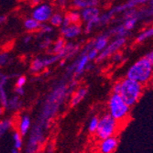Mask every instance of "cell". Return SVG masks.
Listing matches in <instances>:
<instances>
[{
	"label": "cell",
	"mask_w": 153,
	"mask_h": 153,
	"mask_svg": "<svg viewBox=\"0 0 153 153\" xmlns=\"http://www.w3.org/2000/svg\"><path fill=\"white\" fill-rule=\"evenodd\" d=\"M128 33V32L125 30V27H123L122 24H119V25L116 26L115 27H112L108 32V34L110 36L112 35V36H115L116 38H125V36H126Z\"/></svg>",
	"instance_id": "26"
},
{
	"label": "cell",
	"mask_w": 153,
	"mask_h": 153,
	"mask_svg": "<svg viewBox=\"0 0 153 153\" xmlns=\"http://www.w3.org/2000/svg\"><path fill=\"white\" fill-rule=\"evenodd\" d=\"M64 19V15L61 12H54L51 18L50 19V25L52 27H61L62 21Z\"/></svg>",
	"instance_id": "24"
},
{
	"label": "cell",
	"mask_w": 153,
	"mask_h": 153,
	"mask_svg": "<svg viewBox=\"0 0 153 153\" xmlns=\"http://www.w3.org/2000/svg\"><path fill=\"white\" fill-rule=\"evenodd\" d=\"M110 35L108 33H103L99 36H97L93 41V48L96 50L98 52H101L105 49V47L109 43Z\"/></svg>",
	"instance_id": "16"
},
{
	"label": "cell",
	"mask_w": 153,
	"mask_h": 153,
	"mask_svg": "<svg viewBox=\"0 0 153 153\" xmlns=\"http://www.w3.org/2000/svg\"><path fill=\"white\" fill-rule=\"evenodd\" d=\"M88 94V89L86 87H79L76 89L72 94H71V100L70 105L71 106H76L78 105Z\"/></svg>",
	"instance_id": "17"
},
{
	"label": "cell",
	"mask_w": 153,
	"mask_h": 153,
	"mask_svg": "<svg viewBox=\"0 0 153 153\" xmlns=\"http://www.w3.org/2000/svg\"><path fill=\"white\" fill-rule=\"evenodd\" d=\"M11 153H20V151H19V150H18V149H12V151H11Z\"/></svg>",
	"instance_id": "44"
},
{
	"label": "cell",
	"mask_w": 153,
	"mask_h": 153,
	"mask_svg": "<svg viewBox=\"0 0 153 153\" xmlns=\"http://www.w3.org/2000/svg\"><path fill=\"white\" fill-rule=\"evenodd\" d=\"M147 3L146 0H129V1L124 3V4H120L118 6H115L111 9H109L107 12L110 14L111 16L114 17L117 14L119 13H125L126 11L131 10V9H135L136 7L142 5Z\"/></svg>",
	"instance_id": "8"
},
{
	"label": "cell",
	"mask_w": 153,
	"mask_h": 153,
	"mask_svg": "<svg viewBox=\"0 0 153 153\" xmlns=\"http://www.w3.org/2000/svg\"><path fill=\"white\" fill-rule=\"evenodd\" d=\"M66 17L69 19V20L71 21L72 24H80V22L82 21L80 11L76 9H72L70 11H68L66 14Z\"/></svg>",
	"instance_id": "27"
},
{
	"label": "cell",
	"mask_w": 153,
	"mask_h": 153,
	"mask_svg": "<svg viewBox=\"0 0 153 153\" xmlns=\"http://www.w3.org/2000/svg\"><path fill=\"white\" fill-rule=\"evenodd\" d=\"M117 145H118V140L116 136L100 140L99 147H98L99 152L100 153H113L116 150Z\"/></svg>",
	"instance_id": "11"
},
{
	"label": "cell",
	"mask_w": 153,
	"mask_h": 153,
	"mask_svg": "<svg viewBox=\"0 0 153 153\" xmlns=\"http://www.w3.org/2000/svg\"><path fill=\"white\" fill-rule=\"evenodd\" d=\"M146 57H147V59L150 62V63H151V65H152V68H153V51H151L150 52H149Z\"/></svg>",
	"instance_id": "40"
},
{
	"label": "cell",
	"mask_w": 153,
	"mask_h": 153,
	"mask_svg": "<svg viewBox=\"0 0 153 153\" xmlns=\"http://www.w3.org/2000/svg\"><path fill=\"white\" fill-rule=\"evenodd\" d=\"M53 41L54 40L52 39V38L51 36H45L43 38V39L39 42V48L40 50H43V51H45V50L49 51L51 49V47L52 46V44H53Z\"/></svg>",
	"instance_id": "29"
},
{
	"label": "cell",
	"mask_w": 153,
	"mask_h": 153,
	"mask_svg": "<svg viewBox=\"0 0 153 153\" xmlns=\"http://www.w3.org/2000/svg\"><path fill=\"white\" fill-rule=\"evenodd\" d=\"M86 55H87V57H88V59H89V61H90V62H93V61H96L97 57H98V55H99V52L93 48V49H91V50L86 53Z\"/></svg>",
	"instance_id": "34"
},
{
	"label": "cell",
	"mask_w": 153,
	"mask_h": 153,
	"mask_svg": "<svg viewBox=\"0 0 153 153\" xmlns=\"http://www.w3.org/2000/svg\"><path fill=\"white\" fill-rule=\"evenodd\" d=\"M0 149H1V146H0Z\"/></svg>",
	"instance_id": "47"
},
{
	"label": "cell",
	"mask_w": 153,
	"mask_h": 153,
	"mask_svg": "<svg viewBox=\"0 0 153 153\" xmlns=\"http://www.w3.org/2000/svg\"><path fill=\"white\" fill-rule=\"evenodd\" d=\"M55 152V149H54V145L53 143H49L46 148H45V151L44 153H54Z\"/></svg>",
	"instance_id": "38"
},
{
	"label": "cell",
	"mask_w": 153,
	"mask_h": 153,
	"mask_svg": "<svg viewBox=\"0 0 153 153\" xmlns=\"http://www.w3.org/2000/svg\"><path fill=\"white\" fill-rule=\"evenodd\" d=\"M32 39H33V35L31 33H29V34H27L23 37L22 41H23L24 44H29L30 42H31Z\"/></svg>",
	"instance_id": "35"
},
{
	"label": "cell",
	"mask_w": 153,
	"mask_h": 153,
	"mask_svg": "<svg viewBox=\"0 0 153 153\" xmlns=\"http://www.w3.org/2000/svg\"><path fill=\"white\" fill-rule=\"evenodd\" d=\"M5 107L4 106H2V105H0V116H2L3 114H4V112H5Z\"/></svg>",
	"instance_id": "43"
},
{
	"label": "cell",
	"mask_w": 153,
	"mask_h": 153,
	"mask_svg": "<svg viewBox=\"0 0 153 153\" xmlns=\"http://www.w3.org/2000/svg\"><path fill=\"white\" fill-rule=\"evenodd\" d=\"M120 92L119 95L129 107L134 105L142 94V85L131 79L125 78L120 81Z\"/></svg>",
	"instance_id": "3"
},
{
	"label": "cell",
	"mask_w": 153,
	"mask_h": 153,
	"mask_svg": "<svg viewBox=\"0 0 153 153\" xmlns=\"http://www.w3.org/2000/svg\"><path fill=\"white\" fill-rule=\"evenodd\" d=\"M14 125L15 122L12 118H4L0 120V138L10 131L14 128Z\"/></svg>",
	"instance_id": "21"
},
{
	"label": "cell",
	"mask_w": 153,
	"mask_h": 153,
	"mask_svg": "<svg viewBox=\"0 0 153 153\" xmlns=\"http://www.w3.org/2000/svg\"><path fill=\"white\" fill-rule=\"evenodd\" d=\"M126 38H116L114 40L108 43V45L105 47L104 51L99 52L98 57L96 59L97 62H101L107 58L113 56L114 54L117 53V51L126 44Z\"/></svg>",
	"instance_id": "7"
},
{
	"label": "cell",
	"mask_w": 153,
	"mask_h": 153,
	"mask_svg": "<svg viewBox=\"0 0 153 153\" xmlns=\"http://www.w3.org/2000/svg\"><path fill=\"white\" fill-rule=\"evenodd\" d=\"M117 129L118 122L109 114H105L101 118H99L98 128H97V130L94 134L98 140H103L111 137H115Z\"/></svg>",
	"instance_id": "5"
},
{
	"label": "cell",
	"mask_w": 153,
	"mask_h": 153,
	"mask_svg": "<svg viewBox=\"0 0 153 153\" xmlns=\"http://www.w3.org/2000/svg\"><path fill=\"white\" fill-rule=\"evenodd\" d=\"M12 140H13V145H14V149H18V150H21L24 145L23 142V137L21 136V134L16 129L13 131L12 134Z\"/></svg>",
	"instance_id": "25"
},
{
	"label": "cell",
	"mask_w": 153,
	"mask_h": 153,
	"mask_svg": "<svg viewBox=\"0 0 153 153\" xmlns=\"http://www.w3.org/2000/svg\"><path fill=\"white\" fill-rule=\"evenodd\" d=\"M65 45H66V40L63 38H58L56 40L53 41L52 46L48 51L50 54L52 55H59L63 51Z\"/></svg>",
	"instance_id": "19"
},
{
	"label": "cell",
	"mask_w": 153,
	"mask_h": 153,
	"mask_svg": "<svg viewBox=\"0 0 153 153\" xmlns=\"http://www.w3.org/2000/svg\"><path fill=\"white\" fill-rule=\"evenodd\" d=\"M11 79V75L2 74L0 76V105L4 106L5 108L8 103V94L6 90V85H7L8 81Z\"/></svg>",
	"instance_id": "12"
},
{
	"label": "cell",
	"mask_w": 153,
	"mask_h": 153,
	"mask_svg": "<svg viewBox=\"0 0 153 153\" xmlns=\"http://www.w3.org/2000/svg\"><path fill=\"white\" fill-rule=\"evenodd\" d=\"M26 83H27V77L25 75H19L17 77L15 85L16 87H24Z\"/></svg>",
	"instance_id": "33"
},
{
	"label": "cell",
	"mask_w": 153,
	"mask_h": 153,
	"mask_svg": "<svg viewBox=\"0 0 153 153\" xmlns=\"http://www.w3.org/2000/svg\"><path fill=\"white\" fill-rule=\"evenodd\" d=\"M10 61V56L7 52H0V67L7 65Z\"/></svg>",
	"instance_id": "32"
},
{
	"label": "cell",
	"mask_w": 153,
	"mask_h": 153,
	"mask_svg": "<svg viewBox=\"0 0 153 153\" xmlns=\"http://www.w3.org/2000/svg\"><path fill=\"white\" fill-rule=\"evenodd\" d=\"M113 59L115 60V61H120V59H121V54H119V53H116V54H114L113 55Z\"/></svg>",
	"instance_id": "42"
},
{
	"label": "cell",
	"mask_w": 153,
	"mask_h": 153,
	"mask_svg": "<svg viewBox=\"0 0 153 153\" xmlns=\"http://www.w3.org/2000/svg\"><path fill=\"white\" fill-rule=\"evenodd\" d=\"M26 153H32V152H26Z\"/></svg>",
	"instance_id": "46"
},
{
	"label": "cell",
	"mask_w": 153,
	"mask_h": 153,
	"mask_svg": "<svg viewBox=\"0 0 153 153\" xmlns=\"http://www.w3.org/2000/svg\"><path fill=\"white\" fill-rule=\"evenodd\" d=\"M153 37V27H148V29L144 30L142 32H140L137 37V42H143V41L150 39Z\"/></svg>",
	"instance_id": "28"
},
{
	"label": "cell",
	"mask_w": 153,
	"mask_h": 153,
	"mask_svg": "<svg viewBox=\"0 0 153 153\" xmlns=\"http://www.w3.org/2000/svg\"><path fill=\"white\" fill-rule=\"evenodd\" d=\"M72 23L71 21L69 20V19L66 17V15L64 16V19H63V21H62V27H67L68 26H70Z\"/></svg>",
	"instance_id": "39"
},
{
	"label": "cell",
	"mask_w": 153,
	"mask_h": 153,
	"mask_svg": "<svg viewBox=\"0 0 153 153\" xmlns=\"http://www.w3.org/2000/svg\"><path fill=\"white\" fill-rule=\"evenodd\" d=\"M82 32V27L81 24H71L67 27H61L62 38L66 39H74L80 36Z\"/></svg>",
	"instance_id": "10"
},
{
	"label": "cell",
	"mask_w": 153,
	"mask_h": 153,
	"mask_svg": "<svg viewBox=\"0 0 153 153\" xmlns=\"http://www.w3.org/2000/svg\"><path fill=\"white\" fill-rule=\"evenodd\" d=\"M153 76V68L147 57H142L134 62L127 72V78L131 79L141 85H145Z\"/></svg>",
	"instance_id": "2"
},
{
	"label": "cell",
	"mask_w": 153,
	"mask_h": 153,
	"mask_svg": "<svg viewBox=\"0 0 153 153\" xmlns=\"http://www.w3.org/2000/svg\"><path fill=\"white\" fill-rule=\"evenodd\" d=\"M100 4V1L97 0H74L72 2V5L74 7V9L76 10H82L87 7H98Z\"/></svg>",
	"instance_id": "18"
},
{
	"label": "cell",
	"mask_w": 153,
	"mask_h": 153,
	"mask_svg": "<svg viewBox=\"0 0 153 153\" xmlns=\"http://www.w3.org/2000/svg\"><path fill=\"white\" fill-rule=\"evenodd\" d=\"M30 69L31 73H33V74H39V73H41L43 70H45L46 66H45V64L43 62L42 57H36V58H34L31 61Z\"/></svg>",
	"instance_id": "22"
},
{
	"label": "cell",
	"mask_w": 153,
	"mask_h": 153,
	"mask_svg": "<svg viewBox=\"0 0 153 153\" xmlns=\"http://www.w3.org/2000/svg\"><path fill=\"white\" fill-rule=\"evenodd\" d=\"M130 107L125 103L121 96L117 94H112L108 99V114L117 122L126 119L129 115Z\"/></svg>",
	"instance_id": "4"
},
{
	"label": "cell",
	"mask_w": 153,
	"mask_h": 153,
	"mask_svg": "<svg viewBox=\"0 0 153 153\" xmlns=\"http://www.w3.org/2000/svg\"><path fill=\"white\" fill-rule=\"evenodd\" d=\"M98 123H99V118L97 117H93L88 123V131L91 134H94L98 128Z\"/></svg>",
	"instance_id": "30"
},
{
	"label": "cell",
	"mask_w": 153,
	"mask_h": 153,
	"mask_svg": "<svg viewBox=\"0 0 153 153\" xmlns=\"http://www.w3.org/2000/svg\"><path fill=\"white\" fill-rule=\"evenodd\" d=\"M54 13L53 6L48 2H40L31 11V18L40 24H47Z\"/></svg>",
	"instance_id": "6"
},
{
	"label": "cell",
	"mask_w": 153,
	"mask_h": 153,
	"mask_svg": "<svg viewBox=\"0 0 153 153\" xmlns=\"http://www.w3.org/2000/svg\"><path fill=\"white\" fill-rule=\"evenodd\" d=\"M7 15H0V25H3L7 22Z\"/></svg>",
	"instance_id": "41"
},
{
	"label": "cell",
	"mask_w": 153,
	"mask_h": 153,
	"mask_svg": "<svg viewBox=\"0 0 153 153\" xmlns=\"http://www.w3.org/2000/svg\"><path fill=\"white\" fill-rule=\"evenodd\" d=\"M100 8L98 7H87L80 11L81 15V20L85 23L90 22L95 19H97L100 16Z\"/></svg>",
	"instance_id": "15"
},
{
	"label": "cell",
	"mask_w": 153,
	"mask_h": 153,
	"mask_svg": "<svg viewBox=\"0 0 153 153\" xmlns=\"http://www.w3.org/2000/svg\"><path fill=\"white\" fill-rule=\"evenodd\" d=\"M82 50V46L79 43H74L73 41H69V42H66V45L63 49V51L59 54V56L61 58V60H64L67 61L68 59H71L78 53L81 52Z\"/></svg>",
	"instance_id": "9"
},
{
	"label": "cell",
	"mask_w": 153,
	"mask_h": 153,
	"mask_svg": "<svg viewBox=\"0 0 153 153\" xmlns=\"http://www.w3.org/2000/svg\"><path fill=\"white\" fill-rule=\"evenodd\" d=\"M32 127L31 117L27 114H23L20 116V118L18 123V131L21 134L22 137L26 136L30 133Z\"/></svg>",
	"instance_id": "14"
},
{
	"label": "cell",
	"mask_w": 153,
	"mask_h": 153,
	"mask_svg": "<svg viewBox=\"0 0 153 153\" xmlns=\"http://www.w3.org/2000/svg\"><path fill=\"white\" fill-rule=\"evenodd\" d=\"M77 79H71L69 82L62 80L47 95L42 109L36 124L39 125L43 129H47L51 120L56 116L61 105L64 103L68 96L72 94L77 86Z\"/></svg>",
	"instance_id": "1"
},
{
	"label": "cell",
	"mask_w": 153,
	"mask_h": 153,
	"mask_svg": "<svg viewBox=\"0 0 153 153\" xmlns=\"http://www.w3.org/2000/svg\"><path fill=\"white\" fill-rule=\"evenodd\" d=\"M1 74H2V73H1V71H0V76H1Z\"/></svg>",
	"instance_id": "45"
},
{
	"label": "cell",
	"mask_w": 153,
	"mask_h": 153,
	"mask_svg": "<svg viewBox=\"0 0 153 153\" xmlns=\"http://www.w3.org/2000/svg\"><path fill=\"white\" fill-rule=\"evenodd\" d=\"M21 106H22V101L20 99V97L15 94L8 99V103L6 108L8 109L9 111H12V112H16V111L21 108Z\"/></svg>",
	"instance_id": "23"
},
{
	"label": "cell",
	"mask_w": 153,
	"mask_h": 153,
	"mask_svg": "<svg viewBox=\"0 0 153 153\" xmlns=\"http://www.w3.org/2000/svg\"><path fill=\"white\" fill-rule=\"evenodd\" d=\"M53 32V27L50 24H41L40 29L39 30V35H44V36H50Z\"/></svg>",
	"instance_id": "31"
},
{
	"label": "cell",
	"mask_w": 153,
	"mask_h": 153,
	"mask_svg": "<svg viewBox=\"0 0 153 153\" xmlns=\"http://www.w3.org/2000/svg\"><path fill=\"white\" fill-rule=\"evenodd\" d=\"M120 88H121L120 81H118V82H115V83H114V85H113V88H112L113 94H119V92H120Z\"/></svg>",
	"instance_id": "36"
},
{
	"label": "cell",
	"mask_w": 153,
	"mask_h": 153,
	"mask_svg": "<svg viewBox=\"0 0 153 153\" xmlns=\"http://www.w3.org/2000/svg\"><path fill=\"white\" fill-rule=\"evenodd\" d=\"M75 62H76V66H75L74 76V79H77L78 77L82 76V74L85 72L87 65L90 63V61L86 54L80 52L79 57L75 60Z\"/></svg>",
	"instance_id": "13"
},
{
	"label": "cell",
	"mask_w": 153,
	"mask_h": 153,
	"mask_svg": "<svg viewBox=\"0 0 153 153\" xmlns=\"http://www.w3.org/2000/svg\"><path fill=\"white\" fill-rule=\"evenodd\" d=\"M23 26L24 29L27 31V32H35V31H39L40 29L41 24L39 23L38 21H36L35 19H33L31 17L30 18H27L24 22H23Z\"/></svg>",
	"instance_id": "20"
},
{
	"label": "cell",
	"mask_w": 153,
	"mask_h": 153,
	"mask_svg": "<svg viewBox=\"0 0 153 153\" xmlns=\"http://www.w3.org/2000/svg\"><path fill=\"white\" fill-rule=\"evenodd\" d=\"M14 92H15L16 95L20 97V96H23L25 94V89L24 87H15L14 89Z\"/></svg>",
	"instance_id": "37"
}]
</instances>
